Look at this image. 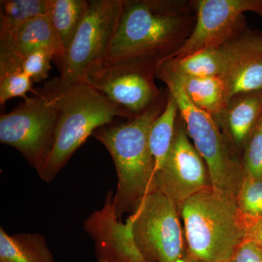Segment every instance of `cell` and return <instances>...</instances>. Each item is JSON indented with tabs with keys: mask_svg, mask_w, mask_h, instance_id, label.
I'll use <instances>...</instances> for the list:
<instances>
[{
	"mask_svg": "<svg viewBox=\"0 0 262 262\" xmlns=\"http://www.w3.org/2000/svg\"><path fill=\"white\" fill-rule=\"evenodd\" d=\"M196 19L194 1L123 0L103 60L166 59L191 35Z\"/></svg>",
	"mask_w": 262,
	"mask_h": 262,
	"instance_id": "6da1fadb",
	"label": "cell"
},
{
	"mask_svg": "<svg viewBox=\"0 0 262 262\" xmlns=\"http://www.w3.org/2000/svg\"><path fill=\"white\" fill-rule=\"evenodd\" d=\"M168 96L135 118L118 123L113 121L93 133L115 163L117 186L113 206L117 218L133 213L142 198L151 193L155 166L149 147L150 129L163 113Z\"/></svg>",
	"mask_w": 262,
	"mask_h": 262,
	"instance_id": "7a4b0ae2",
	"label": "cell"
},
{
	"mask_svg": "<svg viewBox=\"0 0 262 262\" xmlns=\"http://www.w3.org/2000/svg\"><path fill=\"white\" fill-rule=\"evenodd\" d=\"M42 89L60 110L53 151L38 173L42 181L51 182L96 129L111 123L116 117L125 118L118 108L85 82L65 84L56 77Z\"/></svg>",
	"mask_w": 262,
	"mask_h": 262,
	"instance_id": "3957f363",
	"label": "cell"
},
{
	"mask_svg": "<svg viewBox=\"0 0 262 262\" xmlns=\"http://www.w3.org/2000/svg\"><path fill=\"white\" fill-rule=\"evenodd\" d=\"M184 222L187 254L201 262H229L246 238L235 198L206 188L187 200L179 211Z\"/></svg>",
	"mask_w": 262,
	"mask_h": 262,
	"instance_id": "277c9868",
	"label": "cell"
},
{
	"mask_svg": "<svg viewBox=\"0 0 262 262\" xmlns=\"http://www.w3.org/2000/svg\"><path fill=\"white\" fill-rule=\"evenodd\" d=\"M156 77L175 98L188 136L206 162L212 187L236 199L245 179L242 163L213 117L191 102L177 76L163 61L157 64Z\"/></svg>",
	"mask_w": 262,
	"mask_h": 262,
	"instance_id": "5b68a950",
	"label": "cell"
},
{
	"mask_svg": "<svg viewBox=\"0 0 262 262\" xmlns=\"http://www.w3.org/2000/svg\"><path fill=\"white\" fill-rule=\"evenodd\" d=\"M153 60H102L84 75L85 82L104 96L130 120L146 113L168 96L156 85Z\"/></svg>",
	"mask_w": 262,
	"mask_h": 262,
	"instance_id": "8992f818",
	"label": "cell"
},
{
	"mask_svg": "<svg viewBox=\"0 0 262 262\" xmlns=\"http://www.w3.org/2000/svg\"><path fill=\"white\" fill-rule=\"evenodd\" d=\"M32 94L0 116V142L18 150L38 174L53 151L60 110L42 88Z\"/></svg>",
	"mask_w": 262,
	"mask_h": 262,
	"instance_id": "52a82bcc",
	"label": "cell"
},
{
	"mask_svg": "<svg viewBox=\"0 0 262 262\" xmlns=\"http://www.w3.org/2000/svg\"><path fill=\"white\" fill-rule=\"evenodd\" d=\"M175 204L160 192L146 194L126 225L149 262H178L187 253L184 232Z\"/></svg>",
	"mask_w": 262,
	"mask_h": 262,
	"instance_id": "ba28073f",
	"label": "cell"
},
{
	"mask_svg": "<svg viewBox=\"0 0 262 262\" xmlns=\"http://www.w3.org/2000/svg\"><path fill=\"white\" fill-rule=\"evenodd\" d=\"M123 0H89V9L60 66L63 83L82 82L93 65L102 61L116 32Z\"/></svg>",
	"mask_w": 262,
	"mask_h": 262,
	"instance_id": "9c48e42d",
	"label": "cell"
},
{
	"mask_svg": "<svg viewBox=\"0 0 262 262\" xmlns=\"http://www.w3.org/2000/svg\"><path fill=\"white\" fill-rule=\"evenodd\" d=\"M194 3L196 19L192 34L166 59H179L229 42L248 28L246 12L262 18V0H194Z\"/></svg>",
	"mask_w": 262,
	"mask_h": 262,
	"instance_id": "30bf717a",
	"label": "cell"
},
{
	"mask_svg": "<svg viewBox=\"0 0 262 262\" xmlns=\"http://www.w3.org/2000/svg\"><path fill=\"white\" fill-rule=\"evenodd\" d=\"M212 187L205 160L191 142L185 125L179 117L168 156L154 174L151 192H160L180 211L189 198Z\"/></svg>",
	"mask_w": 262,
	"mask_h": 262,
	"instance_id": "8fae6325",
	"label": "cell"
},
{
	"mask_svg": "<svg viewBox=\"0 0 262 262\" xmlns=\"http://www.w3.org/2000/svg\"><path fill=\"white\" fill-rule=\"evenodd\" d=\"M113 190L105 198L101 209L84 220L83 229L94 241L98 262H149L139 251L126 224L117 218L113 206Z\"/></svg>",
	"mask_w": 262,
	"mask_h": 262,
	"instance_id": "7c38bea8",
	"label": "cell"
},
{
	"mask_svg": "<svg viewBox=\"0 0 262 262\" xmlns=\"http://www.w3.org/2000/svg\"><path fill=\"white\" fill-rule=\"evenodd\" d=\"M223 46L227 65L221 78L227 102L236 95L262 91V32L248 27Z\"/></svg>",
	"mask_w": 262,
	"mask_h": 262,
	"instance_id": "4fadbf2b",
	"label": "cell"
},
{
	"mask_svg": "<svg viewBox=\"0 0 262 262\" xmlns=\"http://www.w3.org/2000/svg\"><path fill=\"white\" fill-rule=\"evenodd\" d=\"M262 117V91L236 95L213 117L237 156L244 153Z\"/></svg>",
	"mask_w": 262,
	"mask_h": 262,
	"instance_id": "5bb4252c",
	"label": "cell"
},
{
	"mask_svg": "<svg viewBox=\"0 0 262 262\" xmlns=\"http://www.w3.org/2000/svg\"><path fill=\"white\" fill-rule=\"evenodd\" d=\"M11 48L20 59L33 52H53L58 66L64 59L65 51L47 14L33 17L24 22L15 32Z\"/></svg>",
	"mask_w": 262,
	"mask_h": 262,
	"instance_id": "9a60e30c",
	"label": "cell"
},
{
	"mask_svg": "<svg viewBox=\"0 0 262 262\" xmlns=\"http://www.w3.org/2000/svg\"><path fill=\"white\" fill-rule=\"evenodd\" d=\"M0 262H56L46 237L38 233L9 234L0 227Z\"/></svg>",
	"mask_w": 262,
	"mask_h": 262,
	"instance_id": "2e32d148",
	"label": "cell"
},
{
	"mask_svg": "<svg viewBox=\"0 0 262 262\" xmlns=\"http://www.w3.org/2000/svg\"><path fill=\"white\" fill-rule=\"evenodd\" d=\"M170 70L177 76L188 98L194 106L213 117L222 111L227 102V93L225 82L221 77H194Z\"/></svg>",
	"mask_w": 262,
	"mask_h": 262,
	"instance_id": "e0dca14e",
	"label": "cell"
},
{
	"mask_svg": "<svg viewBox=\"0 0 262 262\" xmlns=\"http://www.w3.org/2000/svg\"><path fill=\"white\" fill-rule=\"evenodd\" d=\"M88 0H48L47 15L66 52L89 9Z\"/></svg>",
	"mask_w": 262,
	"mask_h": 262,
	"instance_id": "ac0fdd59",
	"label": "cell"
},
{
	"mask_svg": "<svg viewBox=\"0 0 262 262\" xmlns=\"http://www.w3.org/2000/svg\"><path fill=\"white\" fill-rule=\"evenodd\" d=\"M177 74L202 77H222L227 65L224 46L208 48L184 58L163 61Z\"/></svg>",
	"mask_w": 262,
	"mask_h": 262,
	"instance_id": "d6986e66",
	"label": "cell"
},
{
	"mask_svg": "<svg viewBox=\"0 0 262 262\" xmlns=\"http://www.w3.org/2000/svg\"><path fill=\"white\" fill-rule=\"evenodd\" d=\"M48 0H1L0 46L11 47L17 29L27 20L47 14Z\"/></svg>",
	"mask_w": 262,
	"mask_h": 262,
	"instance_id": "ffe728a7",
	"label": "cell"
},
{
	"mask_svg": "<svg viewBox=\"0 0 262 262\" xmlns=\"http://www.w3.org/2000/svg\"><path fill=\"white\" fill-rule=\"evenodd\" d=\"M33 81L24 73L22 60L12 48H0V103L13 98H29L27 94L34 92Z\"/></svg>",
	"mask_w": 262,
	"mask_h": 262,
	"instance_id": "44dd1931",
	"label": "cell"
},
{
	"mask_svg": "<svg viewBox=\"0 0 262 262\" xmlns=\"http://www.w3.org/2000/svg\"><path fill=\"white\" fill-rule=\"evenodd\" d=\"M179 117L178 104L168 92L166 106L155 120L149 132V147L155 160V173L163 165L173 143Z\"/></svg>",
	"mask_w": 262,
	"mask_h": 262,
	"instance_id": "7402d4cb",
	"label": "cell"
},
{
	"mask_svg": "<svg viewBox=\"0 0 262 262\" xmlns=\"http://www.w3.org/2000/svg\"><path fill=\"white\" fill-rule=\"evenodd\" d=\"M237 209L244 219L262 216V178L245 177L237 198Z\"/></svg>",
	"mask_w": 262,
	"mask_h": 262,
	"instance_id": "603a6c76",
	"label": "cell"
},
{
	"mask_svg": "<svg viewBox=\"0 0 262 262\" xmlns=\"http://www.w3.org/2000/svg\"><path fill=\"white\" fill-rule=\"evenodd\" d=\"M241 163L245 177L262 178V117L245 148Z\"/></svg>",
	"mask_w": 262,
	"mask_h": 262,
	"instance_id": "cb8c5ba5",
	"label": "cell"
},
{
	"mask_svg": "<svg viewBox=\"0 0 262 262\" xmlns=\"http://www.w3.org/2000/svg\"><path fill=\"white\" fill-rule=\"evenodd\" d=\"M55 59L53 52L46 50L33 52L22 59V68L33 82H42L48 78L52 60Z\"/></svg>",
	"mask_w": 262,
	"mask_h": 262,
	"instance_id": "d4e9b609",
	"label": "cell"
},
{
	"mask_svg": "<svg viewBox=\"0 0 262 262\" xmlns=\"http://www.w3.org/2000/svg\"><path fill=\"white\" fill-rule=\"evenodd\" d=\"M229 262H262V251L253 241L246 237L235 248Z\"/></svg>",
	"mask_w": 262,
	"mask_h": 262,
	"instance_id": "484cf974",
	"label": "cell"
},
{
	"mask_svg": "<svg viewBox=\"0 0 262 262\" xmlns=\"http://www.w3.org/2000/svg\"><path fill=\"white\" fill-rule=\"evenodd\" d=\"M246 237L251 239L262 251V216L256 219H244Z\"/></svg>",
	"mask_w": 262,
	"mask_h": 262,
	"instance_id": "4316f807",
	"label": "cell"
},
{
	"mask_svg": "<svg viewBox=\"0 0 262 262\" xmlns=\"http://www.w3.org/2000/svg\"><path fill=\"white\" fill-rule=\"evenodd\" d=\"M178 262H201V261H198V260L194 259V258L190 257V256H188V255L187 254V253H186L185 256H184V257L180 258V259L179 260Z\"/></svg>",
	"mask_w": 262,
	"mask_h": 262,
	"instance_id": "83f0119b",
	"label": "cell"
}]
</instances>
